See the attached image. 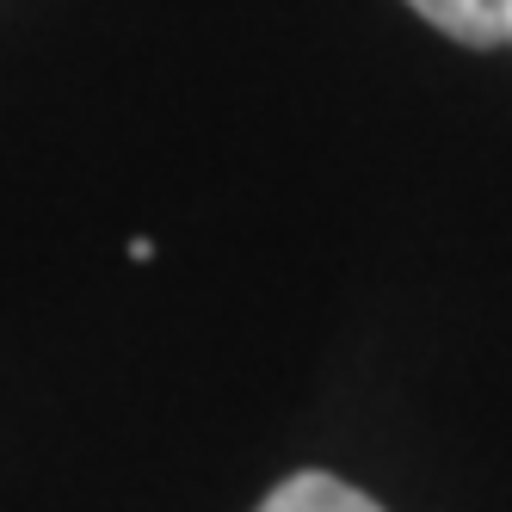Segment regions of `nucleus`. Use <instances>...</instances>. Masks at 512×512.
I'll use <instances>...</instances> for the list:
<instances>
[{"label":"nucleus","instance_id":"1","mask_svg":"<svg viewBox=\"0 0 512 512\" xmlns=\"http://www.w3.org/2000/svg\"><path fill=\"white\" fill-rule=\"evenodd\" d=\"M408 7L469 50H512V0H408Z\"/></svg>","mask_w":512,"mask_h":512},{"label":"nucleus","instance_id":"2","mask_svg":"<svg viewBox=\"0 0 512 512\" xmlns=\"http://www.w3.org/2000/svg\"><path fill=\"white\" fill-rule=\"evenodd\" d=\"M253 512H383L364 488L340 482V475H327V469H297V475H284V482L253 506Z\"/></svg>","mask_w":512,"mask_h":512}]
</instances>
